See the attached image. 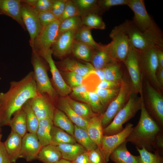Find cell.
<instances>
[{"label":"cell","instance_id":"9c48e42d","mask_svg":"<svg viewBox=\"0 0 163 163\" xmlns=\"http://www.w3.org/2000/svg\"><path fill=\"white\" fill-rule=\"evenodd\" d=\"M129 85L124 82L121 84L118 94L108 105L101 115V121L103 128L108 125L118 113L127 102L131 93Z\"/></svg>","mask_w":163,"mask_h":163},{"label":"cell","instance_id":"3957f363","mask_svg":"<svg viewBox=\"0 0 163 163\" xmlns=\"http://www.w3.org/2000/svg\"><path fill=\"white\" fill-rule=\"evenodd\" d=\"M126 22L130 43L134 48L140 51L151 49L163 50L162 33L157 24L147 30L142 32L132 21Z\"/></svg>","mask_w":163,"mask_h":163},{"label":"cell","instance_id":"cb8c5ba5","mask_svg":"<svg viewBox=\"0 0 163 163\" xmlns=\"http://www.w3.org/2000/svg\"><path fill=\"white\" fill-rule=\"evenodd\" d=\"M59 109L64 112L69 119L77 126L86 130L88 122L77 115L70 107L66 97H61L57 101Z\"/></svg>","mask_w":163,"mask_h":163},{"label":"cell","instance_id":"5bb4252c","mask_svg":"<svg viewBox=\"0 0 163 163\" xmlns=\"http://www.w3.org/2000/svg\"><path fill=\"white\" fill-rule=\"evenodd\" d=\"M156 49H151L143 51L137 50L141 69L143 70L152 83L160 87L156 78L158 62Z\"/></svg>","mask_w":163,"mask_h":163},{"label":"cell","instance_id":"7a4b0ae2","mask_svg":"<svg viewBox=\"0 0 163 163\" xmlns=\"http://www.w3.org/2000/svg\"><path fill=\"white\" fill-rule=\"evenodd\" d=\"M141 112L139 121L129 133L125 142L135 145L139 149L144 148L152 152H163V128L152 118L145 106L142 97Z\"/></svg>","mask_w":163,"mask_h":163},{"label":"cell","instance_id":"4dcf8cb0","mask_svg":"<svg viewBox=\"0 0 163 163\" xmlns=\"http://www.w3.org/2000/svg\"><path fill=\"white\" fill-rule=\"evenodd\" d=\"M53 122L54 126L73 136L74 125L66 114L58 108H55V109Z\"/></svg>","mask_w":163,"mask_h":163},{"label":"cell","instance_id":"ba28073f","mask_svg":"<svg viewBox=\"0 0 163 163\" xmlns=\"http://www.w3.org/2000/svg\"><path fill=\"white\" fill-rule=\"evenodd\" d=\"M37 53L42 57L48 64L52 75L50 81L58 95L63 97L67 96L71 92L72 89L64 80L55 62L53 59L52 57L53 53L51 48L41 51Z\"/></svg>","mask_w":163,"mask_h":163},{"label":"cell","instance_id":"816d5d0a","mask_svg":"<svg viewBox=\"0 0 163 163\" xmlns=\"http://www.w3.org/2000/svg\"><path fill=\"white\" fill-rule=\"evenodd\" d=\"M67 0H54L51 12L59 20L64 11Z\"/></svg>","mask_w":163,"mask_h":163},{"label":"cell","instance_id":"f546056e","mask_svg":"<svg viewBox=\"0 0 163 163\" xmlns=\"http://www.w3.org/2000/svg\"><path fill=\"white\" fill-rule=\"evenodd\" d=\"M66 98L72 109L77 115L87 122L96 114L93 111L88 104L76 101L68 96H66Z\"/></svg>","mask_w":163,"mask_h":163},{"label":"cell","instance_id":"4fadbf2b","mask_svg":"<svg viewBox=\"0 0 163 163\" xmlns=\"http://www.w3.org/2000/svg\"><path fill=\"white\" fill-rule=\"evenodd\" d=\"M59 20L43 27L34 40L32 50L36 53L50 49L59 35Z\"/></svg>","mask_w":163,"mask_h":163},{"label":"cell","instance_id":"74e56055","mask_svg":"<svg viewBox=\"0 0 163 163\" xmlns=\"http://www.w3.org/2000/svg\"><path fill=\"white\" fill-rule=\"evenodd\" d=\"M81 18L83 25L91 29L104 30L105 28L106 25L102 17L97 14L90 13Z\"/></svg>","mask_w":163,"mask_h":163},{"label":"cell","instance_id":"f907efd6","mask_svg":"<svg viewBox=\"0 0 163 163\" xmlns=\"http://www.w3.org/2000/svg\"><path fill=\"white\" fill-rule=\"evenodd\" d=\"M54 0H37L33 7L37 11H51Z\"/></svg>","mask_w":163,"mask_h":163},{"label":"cell","instance_id":"f5cc1de1","mask_svg":"<svg viewBox=\"0 0 163 163\" xmlns=\"http://www.w3.org/2000/svg\"><path fill=\"white\" fill-rule=\"evenodd\" d=\"M122 83L104 80L100 81L98 83L96 87L95 90L112 89L118 88L120 87Z\"/></svg>","mask_w":163,"mask_h":163},{"label":"cell","instance_id":"8992f818","mask_svg":"<svg viewBox=\"0 0 163 163\" xmlns=\"http://www.w3.org/2000/svg\"><path fill=\"white\" fill-rule=\"evenodd\" d=\"M43 58L32 51L31 62L34 68V75L38 93L47 94L54 101L58 94L54 88L49 78Z\"/></svg>","mask_w":163,"mask_h":163},{"label":"cell","instance_id":"f6af8a7d","mask_svg":"<svg viewBox=\"0 0 163 163\" xmlns=\"http://www.w3.org/2000/svg\"><path fill=\"white\" fill-rule=\"evenodd\" d=\"M88 92L86 86L83 84L72 88V95L76 99L83 103H88Z\"/></svg>","mask_w":163,"mask_h":163},{"label":"cell","instance_id":"2e32d148","mask_svg":"<svg viewBox=\"0 0 163 163\" xmlns=\"http://www.w3.org/2000/svg\"><path fill=\"white\" fill-rule=\"evenodd\" d=\"M29 101L32 109L39 120L47 118L53 119L56 108L54 101L47 94H39Z\"/></svg>","mask_w":163,"mask_h":163},{"label":"cell","instance_id":"8d00e7d4","mask_svg":"<svg viewBox=\"0 0 163 163\" xmlns=\"http://www.w3.org/2000/svg\"><path fill=\"white\" fill-rule=\"evenodd\" d=\"M21 108L26 114L27 131L29 133H36L39 120L32 109L29 100Z\"/></svg>","mask_w":163,"mask_h":163},{"label":"cell","instance_id":"83f0119b","mask_svg":"<svg viewBox=\"0 0 163 163\" xmlns=\"http://www.w3.org/2000/svg\"><path fill=\"white\" fill-rule=\"evenodd\" d=\"M116 61L113 60L101 46L99 43L94 49L91 62L95 69H103L108 65Z\"/></svg>","mask_w":163,"mask_h":163},{"label":"cell","instance_id":"7bdbcfd3","mask_svg":"<svg viewBox=\"0 0 163 163\" xmlns=\"http://www.w3.org/2000/svg\"><path fill=\"white\" fill-rule=\"evenodd\" d=\"M88 104L94 113L97 114H102L104 108L97 94L94 91H88Z\"/></svg>","mask_w":163,"mask_h":163},{"label":"cell","instance_id":"681fc988","mask_svg":"<svg viewBox=\"0 0 163 163\" xmlns=\"http://www.w3.org/2000/svg\"><path fill=\"white\" fill-rule=\"evenodd\" d=\"M39 19L43 27H45L59 19L51 11L39 12L38 11Z\"/></svg>","mask_w":163,"mask_h":163},{"label":"cell","instance_id":"ab89813d","mask_svg":"<svg viewBox=\"0 0 163 163\" xmlns=\"http://www.w3.org/2000/svg\"><path fill=\"white\" fill-rule=\"evenodd\" d=\"M120 88V87L112 89H97L94 91L97 95L105 109L117 96Z\"/></svg>","mask_w":163,"mask_h":163},{"label":"cell","instance_id":"d4e9b609","mask_svg":"<svg viewBox=\"0 0 163 163\" xmlns=\"http://www.w3.org/2000/svg\"><path fill=\"white\" fill-rule=\"evenodd\" d=\"M9 123L11 130L23 137L27 131L25 113L21 108L13 114Z\"/></svg>","mask_w":163,"mask_h":163},{"label":"cell","instance_id":"603a6c76","mask_svg":"<svg viewBox=\"0 0 163 163\" xmlns=\"http://www.w3.org/2000/svg\"><path fill=\"white\" fill-rule=\"evenodd\" d=\"M103 129L101 115L96 114L88 122L86 131L88 134L100 150Z\"/></svg>","mask_w":163,"mask_h":163},{"label":"cell","instance_id":"ac0fdd59","mask_svg":"<svg viewBox=\"0 0 163 163\" xmlns=\"http://www.w3.org/2000/svg\"><path fill=\"white\" fill-rule=\"evenodd\" d=\"M42 147L36 133H27L22 137L20 158H23L28 161L37 159Z\"/></svg>","mask_w":163,"mask_h":163},{"label":"cell","instance_id":"7c38bea8","mask_svg":"<svg viewBox=\"0 0 163 163\" xmlns=\"http://www.w3.org/2000/svg\"><path fill=\"white\" fill-rule=\"evenodd\" d=\"M21 14L25 28L30 35V44L32 48L34 40L42 28L38 11L21 0Z\"/></svg>","mask_w":163,"mask_h":163},{"label":"cell","instance_id":"ffe728a7","mask_svg":"<svg viewBox=\"0 0 163 163\" xmlns=\"http://www.w3.org/2000/svg\"><path fill=\"white\" fill-rule=\"evenodd\" d=\"M21 0H0V12L11 18L25 29L21 14Z\"/></svg>","mask_w":163,"mask_h":163},{"label":"cell","instance_id":"836d02e7","mask_svg":"<svg viewBox=\"0 0 163 163\" xmlns=\"http://www.w3.org/2000/svg\"><path fill=\"white\" fill-rule=\"evenodd\" d=\"M50 135L51 144L56 146L62 144L77 143L73 136L54 125L51 130Z\"/></svg>","mask_w":163,"mask_h":163},{"label":"cell","instance_id":"9a60e30c","mask_svg":"<svg viewBox=\"0 0 163 163\" xmlns=\"http://www.w3.org/2000/svg\"><path fill=\"white\" fill-rule=\"evenodd\" d=\"M133 125L127 123L120 132L111 135H104L101 139V151L106 162L109 161L110 156L113 150L125 140L133 128Z\"/></svg>","mask_w":163,"mask_h":163},{"label":"cell","instance_id":"11a10c76","mask_svg":"<svg viewBox=\"0 0 163 163\" xmlns=\"http://www.w3.org/2000/svg\"><path fill=\"white\" fill-rule=\"evenodd\" d=\"M72 162V163H91L87 151L79 155Z\"/></svg>","mask_w":163,"mask_h":163},{"label":"cell","instance_id":"7402d4cb","mask_svg":"<svg viewBox=\"0 0 163 163\" xmlns=\"http://www.w3.org/2000/svg\"><path fill=\"white\" fill-rule=\"evenodd\" d=\"M126 143L125 141L115 149L110 159L114 163H142L139 155L132 154L127 148Z\"/></svg>","mask_w":163,"mask_h":163},{"label":"cell","instance_id":"91938a15","mask_svg":"<svg viewBox=\"0 0 163 163\" xmlns=\"http://www.w3.org/2000/svg\"><path fill=\"white\" fill-rule=\"evenodd\" d=\"M55 163H72V161L62 158Z\"/></svg>","mask_w":163,"mask_h":163},{"label":"cell","instance_id":"ee69618b","mask_svg":"<svg viewBox=\"0 0 163 163\" xmlns=\"http://www.w3.org/2000/svg\"><path fill=\"white\" fill-rule=\"evenodd\" d=\"M63 72L67 84L71 89L82 84L85 77L75 72L65 71Z\"/></svg>","mask_w":163,"mask_h":163},{"label":"cell","instance_id":"94428289","mask_svg":"<svg viewBox=\"0 0 163 163\" xmlns=\"http://www.w3.org/2000/svg\"><path fill=\"white\" fill-rule=\"evenodd\" d=\"M1 126L0 124V134H2V133H2V129H1Z\"/></svg>","mask_w":163,"mask_h":163},{"label":"cell","instance_id":"e575fe53","mask_svg":"<svg viewBox=\"0 0 163 163\" xmlns=\"http://www.w3.org/2000/svg\"><path fill=\"white\" fill-rule=\"evenodd\" d=\"M73 137L76 142L89 151L98 147L96 143L90 137L86 130L74 125Z\"/></svg>","mask_w":163,"mask_h":163},{"label":"cell","instance_id":"f1b7e54d","mask_svg":"<svg viewBox=\"0 0 163 163\" xmlns=\"http://www.w3.org/2000/svg\"><path fill=\"white\" fill-rule=\"evenodd\" d=\"M62 158L56 146L50 144L42 147L37 159L44 163H55Z\"/></svg>","mask_w":163,"mask_h":163},{"label":"cell","instance_id":"f35d334b","mask_svg":"<svg viewBox=\"0 0 163 163\" xmlns=\"http://www.w3.org/2000/svg\"><path fill=\"white\" fill-rule=\"evenodd\" d=\"M91 30V29L83 25L76 31L75 39L76 41L86 44L95 49L97 47L99 43H97L94 39Z\"/></svg>","mask_w":163,"mask_h":163},{"label":"cell","instance_id":"9f6ffc18","mask_svg":"<svg viewBox=\"0 0 163 163\" xmlns=\"http://www.w3.org/2000/svg\"><path fill=\"white\" fill-rule=\"evenodd\" d=\"M158 68L163 69V50L157 49L156 50Z\"/></svg>","mask_w":163,"mask_h":163},{"label":"cell","instance_id":"d6986e66","mask_svg":"<svg viewBox=\"0 0 163 163\" xmlns=\"http://www.w3.org/2000/svg\"><path fill=\"white\" fill-rule=\"evenodd\" d=\"M55 63L59 70L73 72L84 77L94 69L89 62L82 63L69 58Z\"/></svg>","mask_w":163,"mask_h":163},{"label":"cell","instance_id":"c3c4849f","mask_svg":"<svg viewBox=\"0 0 163 163\" xmlns=\"http://www.w3.org/2000/svg\"><path fill=\"white\" fill-rule=\"evenodd\" d=\"M87 152L91 163H108L98 147L91 150L87 151Z\"/></svg>","mask_w":163,"mask_h":163},{"label":"cell","instance_id":"277c9868","mask_svg":"<svg viewBox=\"0 0 163 163\" xmlns=\"http://www.w3.org/2000/svg\"><path fill=\"white\" fill-rule=\"evenodd\" d=\"M109 36L111 41L106 45L100 43L101 47L113 60L123 63L130 45L126 21L114 27Z\"/></svg>","mask_w":163,"mask_h":163},{"label":"cell","instance_id":"e0dca14e","mask_svg":"<svg viewBox=\"0 0 163 163\" xmlns=\"http://www.w3.org/2000/svg\"><path fill=\"white\" fill-rule=\"evenodd\" d=\"M76 31L69 30L59 34L50 48L53 54L62 58L71 54Z\"/></svg>","mask_w":163,"mask_h":163},{"label":"cell","instance_id":"4316f807","mask_svg":"<svg viewBox=\"0 0 163 163\" xmlns=\"http://www.w3.org/2000/svg\"><path fill=\"white\" fill-rule=\"evenodd\" d=\"M57 148L60 152L62 158L73 161L78 156L87 151L85 149L78 143L60 144Z\"/></svg>","mask_w":163,"mask_h":163},{"label":"cell","instance_id":"db71d44e","mask_svg":"<svg viewBox=\"0 0 163 163\" xmlns=\"http://www.w3.org/2000/svg\"><path fill=\"white\" fill-rule=\"evenodd\" d=\"M2 134H0V163H11L5 149L4 142L2 141Z\"/></svg>","mask_w":163,"mask_h":163},{"label":"cell","instance_id":"680465c9","mask_svg":"<svg viewBox=\"0 0 163 163\" xmlns=\"http://www.w3.org/2000/svg\"><path fill=\"white\" fill-rule=\"evenodd\" d=\"M90 73L94 74L99 78L101 81L104 80V72L103 69H94Z\"/></svg>","mask_w":163,"mask_h":163},{"label":"cell","instance_id":"6f0895ef","mask_svg":"<svg viewBox=\"0 0 163 163\" xmlns=\"http://www.w3.org/2000/svg\"><path fill=\"white\" fill-rule=\"evenodd\" d=\"M156 78L160 86L163 85V69L158 68Z\"/></svg>","mask_w":163,"mask_h":163},{"label":"cell","instance_id":"1f68e13d","mask_svg":"<svg viewBox=\"0 0 163 163\" xmlns=\"http://www.w3.org/2000/svg\"><path fill=\"white\" fill-rule=\"evenodd\" d=\"M94 50L90 46L75 40L71 53L76 58L88 62L91 61Z\"/></svg>","mask_w":163,"mask_h":163},{"label":"cell","instance_id":"44dd1931","mask_svg":"<svg viewBox=\"0 0 163 163\" xmlns=\"http://www.w3.org/2000/svg\"><path fill=\"white\" fill-rule=\"evenodd\" d=\"M22 137L11 130L4 142L6 151L11 163H15L20 158L21 150Z\"/></svg>","mask_w":163,"mask_h":163},{"label":"cell","instance_id":"52a82bcc","mask_svg":"<svg viewBox=\"0 0 163 163\" xmlns=\"http://www.w3.org/2000/svg\"><path fill=\"white\" fill-rule=\"evenodd\" d=\"M146 90L147 99L146 104H144L145 109L154 120L163 128V97L148 82Z\"/></svg>","mask_w":163,"mask_h":163},{"label":"cell","instance_id":"b9f144b4","mask_svg":"<svg viewBox=\"0 0 163 163\" xmlns=\"http://www.w3.org/2000/svg\"><path fill=\"white\" fill-rule=\"evenodd\" d=\"M136 149L139 154L142 163H163V157L158 150L152 153L143 148Z\"/></svg>","mask_w":163,"mask_h":163},{"label":"cell","instance_id":"484cf974","mask_svg":"<svg viewBox=\"0 0 163 163\" xmlns=\"http://www.w3.org/2000/svg\"><path fill=\"white\" fill-rule=\"evenodd\" d=\"M53 126V119L47 118L39 120L36 134L43 146L51 143L50 131Z\"/></svg>","mask_w":163,"mask_h":163},{"label":"cell","instance_id":"d590c367","mask_svg":"<svg viewBox=\"0 0 163 163\" xmlns=\"http://www.w3.org/2000/svg\"><path fill=\"white\" fill-rule=\"evenodd\" d=\"M76 6L79 16H83L89 13H93L99 15L100 11L97 0H72Z\"/></svg>","mask_w":163,"mask_h":163},{"label":"cell","instance_id":"6125c7cd","mask_svg":"<svg viewBox=\"0 0 163 163\" xmlns=\"http://www.w3.org/2000/svg\"><path fill=\"white\" fill-rule=\"evenodd\" d=\"M0 14H1V12H0Z\"/></svg>","mask_w":163,"mask_h":163},{"label":"cell","instance_id":"d6a6232c","mask_svg":"<svg viewBox=\"0 0 163 163\" xmlns=\"http://www.w3.org/2000/svg\"><path fill=\"white\" fill-rule=\"evenodd\" d=\"M121 62L114 61L103 69L104 80L121 83L124 82Z\"/></svg>","mask_w":163,"mask_h":163},{"label":"cell","instance_id":"5b68a950","mask_svg":"<svg viewBox=\"0 0 163 163\" xmlns=\"http://www.w3.org/2000/svg\"><path fill=\"white\" fill-rule=\"evenodd\" d=\"M132 91L125 105L116 114L111 122L103 129L104 135H111L121 132L123 125L141 109L142 95L138 97Z\"/></svg>","mask_w":163,"mask_h":163},{"label":"cell","instance_id":"6da1fadb","mask_svg":"<svg viewBox=\"0 0 163 163\" xmlns=\"http://www.w3.org/2000/svg\"><path fill=\"white\" fill-rule=\"evenodd\" d=\"M8 90L0 92V124L1 126H8L13 113L21 108L28 100L38 93L33 71L29 72L18 81L10 83Z\"/></svg>","mask_w":163,"mask_h":163},{"label":"cell","instance_id":"7dc6e473","mask_svg":"<svg viewBox=\"0 0 163 163\" xmlns=\"http://www.w3.org/2000/svg\"><path fill=\"white\" fill-rule=\"evenodd\" d=\"M128 0H97L101 14L112 7L119 5H127Z\"/></svg>","mask_w":163,"mask_h":163},{"label":"cell","instance_id":"60d3db41","mask_svg":"<svg viewBox=\"0 0 163 163\" xmlns=\"http://www.w3.org/2000/svg\"><path fill=\"white\" fill-rule=\"evenodd\" d=\"M81 17L78 15L66 19L60 22L59 34L69 30L77 31L83 26Z\"/></svg>","mask_w":163,"mask_h":163},{"label":"cell","instance_id":"30bf717a","mask_svg":"<svg viewBox=\"0 0 163 163\" xmlns=\"http://www.w3.org/2000/svg\"><path fill=\"white\" fill-rule=\"evenodd\" d=\"M129 75L133 92L142 94L141 68L137 51L130 44L127 56L123 62Z\"/></svg>","mask_w":163,"mask_h":163},{"label":"cell","instance_id":"8fae6325","mask_svg":"<svg viewBox=\"0 0 163 163\" xmlns=\"http://www.w3.org/2000/svg\"><path fill=\"white\" fill-rule=\"evenodd\" d=\"M133 11L132 22L140 31L144 32L156 25L148 13L143 0H128L127 5Z\"/></svg>","mask_w":163,"mask_h":163},{"label":"cell","instance_id":"bcb514c9","mask_svg":"<svg viewBox=\"0 0 163 163\" xmlns=\"http://www.w3.org/2000/svg\"><path fill=\"white\" fill-rule=\"evenodd\" d=\"M79 16L78 9L72 0H67L63 14L59 19L60 22L68 18Z\"/></svg>","mask_w":163,"mask_h":163}]
</instances>
